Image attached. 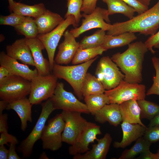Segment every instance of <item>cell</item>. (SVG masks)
I'll list each match as a JSON object with an SVG mask.
<instances>
[{"mask_svg": "<svg viewBox=\"0 0 159 159\" xmlns=\"http://www.w3.org/2000/svg\"><path fill=\"white\" fill-rule=\"evenodd\" d=\"M148 50L141 41L131 43L122 53L117 52L111 58L125 76L124 80L132 83H140L144 57Z\"/></svg>", "mask_w": 159, "mask_h": 159, "instance_id": "cell-1", "label": "cell"}, {"mask_svg": "<svg viewBox=\"0 0 159 159\" xmlns=\"http://www.w3.org/2000/svg\"><path fill=\"white\" fill-rule=\"evenodd\" d=\"M159 29V0L152 8L129 20L111 24L107 35L117 36L126 32L146 35L155 34Z\"/></svg>", "mask_w": 159, "mask_h": 159, "instance_id": "cell-2", "label": "cell"}, {"mask_svg": "<svg viewBox=\"0 0 159 159\" xmlns=\"http://www.w3.org/2000/svg\"><path fill=\"white\" fill-rule=\"evenodd\" d=\"M98 56L86 62L71 66H63L54 63L52 72L58 78L66 81L71 86L79 99L83 96L82 88L89 68Z\"/></svg>", "mask_w": 159, "mask_h": 159, "instance_id": "cell-3", "label": "cell"}, {"mask_svg": "<svg viewBox=\"0 0 159 159\" xmlns=\"http://www.w3.org/2000/svg\"><path fill=\"white\" fill-rule=\"evenodd\" d=\"M30 89V81L11 75L0 81V98L9 103L26 97Z\"/></svg>", "mask_w": 159, "mask_h": 159, "instance_id": "cell-4", "label": "cell"}, {"mask_svg": "<svg viewBox=\"0 0 159 159\" xmlns=\"http://www.w3.org/2000/svg\"><path fill=\"white\" fill-rule=\"evenodd\" d=\"M58 78L53 74L38 75L30 81L31 89L29 99L32 105L40 104L50 98L53 94Z\"/></svg>", "mask_w": 159, "mask_h": 159, "instance_id": "cell-5", "label": "cell"}, {"mask_svg": "<svg viewBox=\"0 0 159 159\" xmlns=\"http://www.w3.org/2000/svg\"><path fill=\"white\" fill-rule=\"evenodd\" d=\"M146 87L143 84L122 81L115 88L105 90V93L109 97L110 103L120 105L132 99L138 100L145 99Z\"/></svg>", "mask_w": 159, "mask_h": 159, "instance_id": "cell-6", "label": "cell"}, {"mask_svg": "<svg viewBox=\"0 0 159 159\" xmlns=\"http://www.w3.org/2000/svg\"><path fill=\"white\" fill-rule=\"evenodd\" d=\"M120 70L111 58L105 56L98 62L95 74L105 89L109 90L117 87L124 80V75Z\"/></svg>", "mask_w": 159, "mask_h": 159, "instance_id": "cell-7", "label": "cell"}, {"mask_svg": "<svg viewBox=\"0 0 159 159\" xmlns=\"http://www.w3.org/2000/svg\"><path fill=\"white\" fill-rule=\"evenodd\" d=\"M55 110L49 98L42 105V110L38 120L32 131L21 143L19 149L24 158L29 157L32 153L35 143L41 139L47 120Z\"/></svg>", "mask_w": 159, "mask_h": 159, "instance_id": "cell-8", "label": "cell"}, {"mask_svg": "<svg viewBox=\"0 0 159 159\" xmlns=\"http://www.w3.org/2000/svg\"><path fill=\"white\" fill-rule=\"evenodd\" d=\"M72 25L74 28L78 27L74 17L71 15L64 20L52 30L48 33L39 34L37 37L41 41L46 50L52 72L54 63L55 50L61 37L67 28Z\"/></svg>", "mask_w": 159, "mask_h": 159, "instance_id": "cell-9", "label": "cell"}, {"mask_svg": "<svg viewBox=\"0 0 159 159\" xmlns=\"http://www.w3.org/2000/svg\"><path fill=\"white\" fill-rule=\"evenodd\" d=\"M55 110L90 113L85 104L71 92L66 90L62 82H57L54 92L49 98Z\"/></svg>", "mask_w": 159, "mask_h": 159, "instance_id": "cell-10", "label": "cell"}, {"mask_svg": "<svg viewBox=\"0 0 159 159\" xmlns=\"http://www.w3.org/2000/svg\"><path fill=\"white\" fill-rule=\"evenodd\" d=\"M65 125L61 113L56 115L45 126L41 139L44 149L55 151L62 145V134Z\"/></svg>", "mask_w": 159, "mask_h": 159, "instance_id": "cell-11", "label": "cell"}, {"mask_svg": "<svg viewBox=\"0 0 159 159\" xmlns=\"http://www.w3.org/2000/svg\"><path fill=\"white\" fill-rule=\"evenodd\" d=\"M81 25L71 29L70 32L76 38L85 32L95 28H99L106 31L109 30L111 24L107 9L98 7L91 13H83Z\"/></svg>", "mask_w": 159, "mask_h": 159, "instance_id": "cell-12", "label": "cell"}, {"mask_svg": "<svg viewBox=\"0 0 159 159\" xmlns=\"http://www.w3.org/2000/svg\"><path fill=\"white\" fill-rule=\"evenodd\" d=\"M61 113L65 122L62 134V142L73 145L88 121L80 112L63 110Z\"/></svg>", "mask_w": 159, "mask_h": 159, "instance_id": "cell-13", "label": "cell"}, {"mask_svg": "<svg viewBox=\"0 0 159 159\" xmlns=\"http://www.w3.org/2000/svg\"><path fill=\"white\" fill-rule=\"evenodd\" d=\"M102 134L100 127L88 122L78 135L74 144L69 148V154L73 156L84 153L90 150V143H94L97 136Z\"/></svg>", "mask_w": 159, "mask_h": 159, "instance_id": "cell-14", "label": "cell"}, {"mask_svg": "<svg viewBox=\"0 0 159 159\" xmlns=\"http://www.w3.org/2000/svg\"><path fill=\"white\" fill-rule=\"evenodd\" d=\"M64 40L59 46L58 51L54 60V63L59 64H67L74 57L79 47V42L68 30L64 32Z\"/></svg>", "mask_w": 159, "mask_h": 159, "instance_id": "cell-15", "label": "cell"}, {"mask_svg": "<svg viewBox=\"0 0 159 159\" xmlns=\"http://www.w3.org/2000/svg\"><path fill=\"white\" fill-rule=\"evenodd\" d=\"M0 64L6 67L11 75L19 76L30 81L38 75L36 68L30 69L27 65L19 63L4 51L0 53Z\"/></svg>", "mask_w": 159, "mask_h": 159, "instance_id": "cell-16", "label": "cell"}, {"mask_svg": "<svg viewBox=\"0 0 159 159\" xmlns=\"http://www.w3.org/2000/svg\"><path fill=\"white\" fill-rule=\"evenodd\" d=\"M25 38L32 55L34 66L38 75H46L51 74L52 72L49 60L44 57L42 53V50L45 49L42 42L37 37Z\"/></svg>", "mask_w": 159, "mask_h": 159, "instance_id": "cell-17", "label": "cell"}, {"mask_svg": "<svg viewBox=\"0 0 159 159\" xmlns=\"http://www.w3.org/2000/svg\"><path fill=\"white\" fill-rule=\"evenodd\" d=\"M6 54L10 57L20 61L23 64L34 66V62L26 38L16 40L6 48Z\"/></svg>", "mask_w": 159, "mask_h": 159, "instance_id": "cell-18", "label": "cell"}, {"mask_svg": "<svg viewBox=\"0 0 159 159\" xmlns=\"http://www.w3.org/2000/svg\"><path fill=\"white\" fill-rule=\"evenodd\" d=\"M121 125L122 138L120 142H114L113 147L116 148H125L143 136L147 127L139 124L131 123L125 121H122Z\"/></svg>", "mask_w": 159, "mask_h": 159, "instance_id": "cell-19", "label": "cell"}, {"mask_svg": "<svg viewBox=\"0 0 159 159\" xmlns=\"http://www.w3.org/2000/svg\"><path fill=\"white\" fill-rule=\"evenodd\" d=\"M97 143L92 145V148L86 153L73 156L74 159H105L112 141L110 134L106 133L104 137L97 139Z\"/></svg>", "mask_w": 159, "mask_h": 159, "instance_id": "cell-20", "label": "cell"}, {"mask_svg": "<svg viewBox=\"0 0 159 159\" xmlns=\"http://www.w3.org/2000/svg\"><path fill=\"white\" fill-rule=\"evenodd\" d=\"M94 116L96 122L102 124L108 122L115 127L117 126L122 121L119 105L116 103L105 105L97 112Z\"/></svg>", "mask_w": 159, "mask_h": 159, "instance_id": "cell-21", "label": "cell"}, {"mask_svg": "<svg viewBox=\"0 0 159 159\" xmlns=\"http://www.w3.org/2000/svg\"><path fill=\"white\" fill-rule=\"evenodd\" d=\"M32 105L26 97L8 103L6 109L13 110L19 116L21 122V128L26 130L27 122H32Z\"/></svg>", "mask_w": 159, "mask_h": 159, "instance_id": "cell-22", "label": "cell"}, {"mask_svg": "<svg viewBox=\"0 0 159 159\" xmlns=\"http://www.w3.org/2000/svg\"><path fill=\"white\" fill-rule=\"evenodd\" d=\"M34 19L39 34L50 32L64 19L59 14L47 9L40 16Z\"/></svg>", "mask_w": 159, "mask_h": 159, "instance_id": "cell-23", "label": "cell"}, {"mask_svg": "<svg viewBox=\"0 0 159 159\" xmlns=\"http://www.w3.org/2000/svg\"><path fill=\"white\" fill-rule=\"evenodd\" d=\"M119 108L122 121L146 126L141 121L140 110L137 100L132 99L125 101L119 105Z\"/></svg>", "mask_w": 159, "mask_h": 159, "instance_id": "cell-24", "label": "cell"}, {"mask_svg": "<svg viewBox=\"0 0 159 159\" xmlns=\"http://www.w3.org/2000/svg\"><path fill=\"white\" fill-rule=\"evenodd\" d=\"M137 39L134 33L131 32H126L117 36L106 34L101 46L107 50L128 45Z\"/></svg>", "mask_w": 159, "mask_h": 159, "instance_id": "cell-25", "label": "cell"}, {"mask_svg": "<svg viewBox=\"0 0 159 159\" xmlns=\"http://www.w3.org/2000/svg\"><path fill=\"white\" fill-rule=\"evenodd\" d=\"M47 9L42 3L30 5L14 1L12 12L24 16L36 18L42 14Z\"/></svg>", "mask_w": 159, "mask_h": 159, "instance_id": "cell-26", "label": "cell"}, {"mask_svg": "<svg viewBox=\"0 0 159 159\" xmlns=\"http://www.w3.org/2000/svg\"><path fill=\"white\" fill-rule=\"evenodd\" d=\"M107 7L109 15L121 14L131 19L134 17L135 9L122 0H102Z\"/></svg>", "mask_w": 159, "mask_h": 159, "instance_id": "cell-27", "label": "cell"}, {"mask_svg": "<svg viewBox=\"0 0 159 159\" xmlns=\"http://www.w3.org/2000/svg\"><path fill=\"white\" fill-rule=\"evenodd\" d=\"M105 91L102 84L97 77L87 72L82 86V92L83 97L104 93Z\"/></svg>", "mask_w": 159, "mask_h": 159, "instance_id": "cell-28", "label": "cell"}, {"mask_svg": "<svg viewBox=\"0 0 159 159\" xmlns=\"http://www.w3.org/2000/svg\"><path fill=\"white\" fill-rule=\"evenodd\" d=\"M84 100L89 113L94 116L105 105L110 104L109 98L105 93L86 96Z\"/></svg>", "mask_w": 159, "mask_h": 159, "instance_id": "cell-29", "label": "cell"}, {"mask_svg": "<svg viewBox=\"0 0 159 159\" xmlns=\"http://www.w3.org/2000/svg\"><path fill=\"white\" fill-rule=\"evenodd\" d=\"M106 51L101 46L85 49L79 48L72 60V63L75 65L86 62L99 55H102Z\"/></svg>", "mask_w": 159, "mask_h": 159, "instance_id": "cell-30", "label": "cell"}, {"mask_svg": "<svg viewBox=\"0 0 159 159\" xmlns=\"http://www.w3.org/2000/svg\"><path fill=\"white\" fill-rule=\"evenodd\" d=\"M151 144L143 136H142L136 140L135 144L130 149L124 150L118 159H132L139 154L149 150Z\"/></svg>", "mask_w": 159, "mask_h": 159, "instance_id": "cell-31", "label": "cell"}, {"mask_svg": "<svg viewBox=\"0 0 159 159\" xmlns=\"http://www.w3.org/2000/svg\"><path fill=\"white\" fill-rule=\"evenodd\" d=\"M14 28L18 33L24 35L27 39L37 37L39 34L34 19L30 16H26L24 21Z\"/></svg>", "mask_w": 159, "mask_h": 159, "instance_id": "cell-32", "label": "cell"}, {"mask_svg": "<svg viewBox=\"0 0 159 159\" xmlns=\"http://www.w3.org/2000/svg\"><path fill=\"white\" fill-rule=\"evenodd\" d=\"M106 34V31L100 29L91 35L85 36L79 42V48L85 49L101 46Z\"/></svg>", "mask_w": 159, "mask_h": 159, "instance_id": "cell-33", "label": "cell"}, {"mask_svg": "<svg viewBox=\"0 0 159 159\" xmlns=\"http://www.w3.org/2000/svg\"><path fill=\"white\" fill-rule=\"evenodd\" d=\"M140 110V119L150 120L159 113V105L143 99L137 100Z\"/></svg>", "mask_w": 159, "mask_h": 159, "instance_id": "cell-34", "label": "cell"}, {"mask_svg": "<svg viewBox=\"0 0 159 159\" xmlns=\"http://www.w3.org/2000/svg\"><path fill=\"white\" fill-rule=\"evenodd\" d=\"M83 0H67V11L64 16L65 19L68 16H73L76 24L79 25L82 17L81 12Z\"/></svg>", "mask_w": 159, "mask_h": 159, "instance_id": "cell-35", "label": "cell"}, {"mask_svg": "<svg viewBox=\"0 0 159 159\" xmlns=\"http://www.w3.org/2000/svg\"><path fill=\"white\" fill-rule=\"evenodd\" d=\"M152 61L155 70V74L153 78V84L147 91L146 95H159V57H154L152 58Z\"/></svg>", "mask_w": 159, "mask_h": 159, "instance_id": "cell-36", "label": "cell"}, {"mask_svg": "<svg viewBox=\"0 0 159 159\" xmlns=\"http://www.w3.org/2000/svg\"><path fill=\"white\" fill-rule=\"evenodd\" d=\"M26 18V16L12 12L9 15L0 16V25H9L14 27L22 22Z\"/></svg>", "mask_w": 159, "mask_h": 159, "instance_id": "cell-37", "label": "cell"}, {"mask_svg": "<svg viewBox=\"0 0 159 159\" xmlns=\"http://www.w3.org/2000/svg\"><path fill=\"white\" fill-rule=\"evenodd\" d=\"M144 137L151 144L159 140V126L147 127Z\"/></svg>", "mask_w": 159, "mask_h": 159, "instance_id": "cell-38", "label": "cell"}, {"mask_svg": "<svg viewBox=\"0 0 159 159\" xmlns=\"http://www.w3.org/2000/svg\"><path fill=\"white\" fill-rule=\"evenodd\" d=\"M146 47L151 53H155L153 48L159 49V31L155 34L151 36L144 42Z\"/></svg>", "mask_w": 159, "mask_h": 159, "instance_id": "cell-39", "label": "cell"}, {"mask_svg": "<svg viewBox=\"0 0 159 159\" xmlns=\"http://www.w3.org/2000/svg\"><path fill=\"white\" fill-rule=\"evenodd\" d=\"M129 6L134 8L138 14H140L148 10V6H145L137 0H122Z\"/></svg>", "mask_w": 159, "mask_h": 159, "instance_id": "cell-40", "label": "cell"}, {"mask_svg": "<svg viewBox=\"0 0 159 159\" xmlns=\"http://www.w3.org/2000/svg\"><path fill=\"white\" fill-rule=\"evenodd\" d=\"M98 0H83L81 11L87 14L92 13L95 9Z\"/></svg>", "mask_w": 159, "mask_h": 159, "instance_id": "cell-41", "label": "cell"}, {"mask_svg": "<svg viewBox=\"0 0 159 159\" xmlns=\"http://www.w3.org/2000/svg\"><path fill=\"white\" fill-rule=\"evenodd\" d=\"M15 141H18L16 138L12 135L9 134L8 132L1 133L0 145H7L8 143H10Z\"/></svg>", "mask_w": 159, "mask_h": 159, "instance_id": "cell-42", "label": "cell"}, {"mask_svg": "<svg viewBox=\"0 0 159 159\" xmlns=\"http://www.w3.org/2000/svg\"><path fill=\"white\" fill-rule=\"evenodd\" d=\"M18 141H13L9 143V149L8 159H20L21 158L17 154L16 151V145L18 143Z\"/></svg>", "mask_w": 159, "mask_h": 159, "instance_id": "cell-43", "label": "cell"}, {"mask_svg": "<svg viewBox=\"0 0 159 159\" xmlns=\"http://www.w3.org/2000/svg\"><path fill=\"white\" fill-rule=\"evenodd\" d=\"M8 115L6 114L0 115V132H8L7 120Z\"/></svg>", "mask_w": 159, "mask_h": 159, "instance_id": "cell-44", "label": "cell"}, {"mask_svg": "<svg viewBox=\"0 0 159 159\" xmlns=\"http://www.w3.org/2000/svg\"><path fill=\"white\" fill-rule=\"evenodd\" d=\"M137 159H159V157L156 153H152L149 149L140 154Z\"/></svg>", "mask_w": 159, "mask_h": 159, "instance_id": "cell-45", "label": "cell"}, {"mask_svg": "<svg viewBox=\"0 0 159 159\" xmlns=\"http://www.w3.org/2000/svg\"><path fill=\"white\" fill-rule=\"evenodd\" d=\"M11 75L9 71L6 67L4 66L1 65L0 67V81Z\"/></svg>", "mask_w": 159, "mask_h": 159, "instance_id": "cell-46", "label": "cell"}, {"mask_svg": "<svg viewBox=\"0 0 159 159\" xmlns=\"http://www.w3.org/2000/svg\"><path fill=\"white\" fill-rule=\"evenodd\" d=\"M9 150H7L4 145H0V159H8Z\"/></svg>", "mask_w": 159, "mask_h": 159, "instance_id": "cell-47", "label": "cell"}, {"mask_svg": "<svg viewBox=\"0 0 159 159\" xmlns=\"http://www.w3.org/2000/svg\"><path fill=\"white\" fill-rule=\"evenodd\" d=\"M159 126V113L150 120L148 127Z\"/></svg>", "mask_w": 159, "mask_h": 159, "instance_id": "cell-48", "label": "cell"}, {"mask_svg": "<svg viewBox=\"0 0 159 159\" xmlns=\"http://www.w3.org/2000/svg\"><path fill=\"white\" fill-rule=\"evenodd\" d=\"M8 103L7 102L3 100L0 101V115L2 114L4 110L6 109Z\"/></svg>", "mask_w": 159, "mask_h": 159, "instance_id": "cell-49", "label": "cell"}, {"mask_svg": "<svg viewBox=\"0 0 159 159\" xmlns=\"http://www.w3.org/2000/svg\"><path fill=\"white\" fill-rule=\"evenodd\" d=\"M141 4L147 6L150 4L151 0H137Z\"/></svg>", "mask_w": 159, "mask_h": 159, "instance_id": "cell-50", "label": "cell"}, {"mask_svg": "<svg viewBox=\"0 0 159 159\" xmlns=\"http://www.w3.org/2000/svg\"><path fill=\"white\" fill-rule=\"evenodd\" d=\"M8 1L9 4V9L10 12L11 13L15 1L14 0H8Z\"/></svg>", "mask_w": 159, "mask_h": 159, "instance_id": "cell-51", "label": "cell"}, {"mask_svg": "<svg viewBox=\"0 0 159 159\" xmlns=\"http://www.w3.org/2000/svg\"><path fill=\"white\" fill-rule=\"evenodd\" d=\"M5 37L2 34H0V42H3L5 39Z\"/></svg>", "mask_w": 159, "mask_h": 159, "instance_id": "cell-52", "label": "cell"}, {"mask_svg": "<svg viewBox=\"0 0 159 159\" xmlns=\"http://www.w3.org/2000/svg\"><path fill=\"white\" fill-rule=\"evenodd\" d=\"M156 154L159 157V146H158V149L157 150V152Z\"/></svg>", "mask_w": 159, "mask_h": 159, "instance_id": "cell-53", "label": "cell"}]
</instances>
